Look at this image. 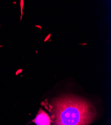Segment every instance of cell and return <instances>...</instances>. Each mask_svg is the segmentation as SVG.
I'll return each instance as SVG.
<instances>
[{
    "label": "cell",
    "mask_w": 111,
    "mask_h": 125,
    "mask_svg": "<svg viewBox=\"0 0 111 125\" xmlns=\"http://www.w3.org/2000/svg\"><path fill=\"white\" fill-rule=\"evenodd\" d=\"M53 125H89L97 113L89 101L73 95H64L49 106Z\"/></svg>",
    "instance_id": "cell-1"
},
{
    "label": "cell",
    "mask_w": 111,
    "mask_h": 125,
    "mask_svg": "<svg viewBox=\"0 0 111 125\" xmlns=\"http://www.w3.org/2000/svg\"><path fill=\"white\" fill-rule=\"evenodd\" d=\"M33 122L37 125H51L52 120L45 111L40 109Z\"/></svg>",
    "instance_id": "cell-2"
}]
</instances>
